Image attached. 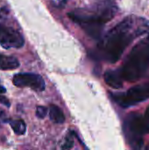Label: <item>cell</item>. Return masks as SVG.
I'll list each match as a JSON object with an SVG mask.
<instances>
[{
  "label": "cell",
  "mask_w": 149,
  "mask_h": 150,
  "mask_svg": "<svg viewBox=\"0 0 149 150\" xmlns=\"http://www.w3.org/2000/svg\"><path fill=\"white\" fill-rule=\"evenodd\" d=\"M10 125L11 127V128L13 129L14 133L16 134L21 135L24 134L25 132V124L22 120H11L10 122Z\"/></svg>",
  "instance_id": "cell-11"
},
{
  "label": "cell",
  "mask_w": 149,
  "mask_h": 150,
  "mask_svg": "<svg viewBox=\"0 0 149 150\" xmlns=\"http://www.w3.org/2000/svg\"><path fill=\"white\" fill-rule=\"evenodd\" d=\"M6 14H7V11H6L4 9H0V20L3 18L4 16L6 15Z\"/></svg>",
  "instance_id": "cell-15"
},
{
  "label": "cell",
  "mask_w": 149,
  "mask_h": 150,
  "mask_svg": "<svg viewBox=\"0 0 149 150\" xmlns=\"http://www.w3.org/2000/svg\"><path fill=\"white\" fill-rule=\"evenodd\" d=\"M0 103H2L3 105H4L5 106H10L9 100L6 98H4V96H1V95H0Z\"/></svg>",
  "instance_id": "cell-14"
},
{
  "label": "cell",
  "mask_w": 149,
  "mask_h": 150,
  "mask_svg": "<svg viewBox=\"0 0 149 150\" xmlns=\"http://www.w3.org/2000/svg\"><path fill=\"white\" fill-rule=\"evenodd\" d=\"M147 150H149V147H148V149H147Z\"/></svg>",
  "instance_id": "cell-18"
},
{
  "label": "cell",
  "mask_w": 149,
  "mask_h": 150,
  "mask_svg": "<svg viewBox=\"0 0 149 150\" xmlns=\"http://www.w3.org/2000/svg\"><path fill=\"white\" fill-rule=\"evenodd\" d=\"M47 112V110L46 107H44V106H38L37 107V110H36L37 117H39L40 119H43V118H45Z\"/></svg>",
  "instance_id": "cell-13"
},
{
  "label": "cell",
  "mask_w": 149,
  "mask_h": 150,
  "mask_svg": "<svg viewBox=\"0 0 149 150\" xmlns=\"http://www.w3.org/2000/svg\"><path fill=\"white\" fill-rule=\"evenodd\" d=\"M149 68V36L140 41L128 54L122 69L121 76L127 82L140 80Z\"/></svg>",
  "instance_id": "cell-2"
},
{
  "label": "cell",
  "mask_w": 149,
  "mask_h": 150,
  "mask_svg": "<svg viewBox=\"0 0 149 150\" xmlns=\"http://www.w3.org/2000/svg\"><path fill=\"white\" fill-rule=\"evenodd\" d=\"M144 33L143 28H134V20L128 17L113 27L98 43L95 56L107 61L116 62L121 57L125 49L133 39Z\"/></svg>",
  "instance_id": "cell-1"
},
{
  "label": "cell",
  "mask_w": 149,
  "mask_h": 150,
  "mask_svg": "<svg viewBox=\"0 0 149 150\" xmlns=\"http://www.w3.org/2000/svg\"><path fill=\"white\" fill-rule=\"evenodd\" d=\"M6 91V90H5V88L0 83V94H3V93H4Z\"/></svg>",
  "instance_id": "cell-16"
},
{
  "label": "cell",
  "mask_w": 149,
  "mask_h": 150,
  "mask_svg": "<svg viewBox=\"0 0 149 150\" xmlns=\"http://www.w3.org/2000/svg\"><path fill=\"white\" fill-rule=\"evenodd\" d=\"M124 131L130 147L133 150H141L144 143L143 136L149 132V124L141 115L130 113L125 120Z\"/></svg>",
  "instance_id": "cell-4"
},
{
  "label": "cell",
  "mask_w": 149,
  "mask_h": 150,
  "mask_svg": "<svg viewBox=\"0 0 149 150\" xmlns=\"http://www.w3.org/2000/svg\"><path fill=\"white\" fill-rule=\"evenodd\" d=\"M25 40L16 29L0 25V45L4 48H20L24 46Z\"/></svg>",
  "instance_id": "cell-6"
},
{
  "label": "cell",
  "mask_w": 149,
  "mask_h": 150,
  "mask_svg": "<svg viewBox=\"0 0 149 150\" xmlns=\"http://www.w3.org/2000/svg\"><path fill=\"white\" fill-rule=\"evenodd\" d=\"M113 98L122 107L126 108L149 98V83L136 85L125 94L114 95Z\"/></svg>",
  "instance_id": "cell-5"
},
{
  "label": "cell",
  "mask_w": 149,
  "mask_h": 150,
  "mask_svg": "<svg viewBox=\"0 0 149 150\" xmlns=\"http://www.w3.org/2000/svg\"><path fill=\"white\" fill-rule=\"evenodd\" d=\"M19 66L18 61L13 56H7L0 54V69L8 70L14 69Z\"/></svg>",
  "instance_id": "cell-9"
},
{
  "label": "cell",
  "mask_w": 149,
  "mask_h": 150,
  "mask_svg": "<svg viewBox=\"0 0 149 150\" xmlns=\"http://www.w3.org/2000/svg\"><path fill=\"white\" fill-rule=\"evenodd\" d=\"M73 146H74L73 135H72V133H69L64 140V143L62 145V149L69 150L73 148Z\"/></svg>",
  "instance_id": "cell-12"
},
{
  "label": "cell",
  "mask_w": 149,
  "mask_h": 150,
  "mask_svg": "<svg viewBox=\"0 0 149 150\" xmlns=\"http://www.w3.org/2000/svg\"><path fill=\"white\" fill-rule=\"evenodd\" d=\"M49 116H50L51 120H53L55 123L61 124L65 120V116H64L62 111L58 106H56L54 105H50V108H49Z\"/></svg>",
  "instance_id": "cell-10"
},
{
  "label": "cell",
  "mask_w": 149,
  "mask_h": 150,
  "mask_svg": "<svg viewBox=\"0 0 149 150\" xmlns=\"http://www.w3.org/2000/svg\"><path fill=\"white\" fill-rule=\"evenodd\" d=\"M13 84L18 87H30L33 91H42L45 90V81L38 74L20 73L13 77Z\"/></svg>",
  "instance_id": "cell-7"
},
{
  "label": "cell",
  "mask_w": 149,
  "mask_h": 150,
  "mask_svg": "<svg viewBox=\"0 0 149 150\" xmlns=\"http://www.w3.org/2000/svg\"><path fill=\"white\" fill-rule=\"evenodd\" d=\"M117 8L111 1H103L90 9H77L68 13V17L83 26L89 24L104 25L116 14Z\"/></svg>",
  "instance_id": "cell-3"
},
{
  "label": "cell",
  "mask_w": 149,
  "mask_h": 150,
  "mask_svg": "<svg viewBox=\"0 0 149 150\" xmlns=\"http://www.w3.org/2000/svg\"><path fill=\"white\" fill-rule=\"evenodd\" d=\"M145 118L146 119H149V106L148 107V109H147V111L145 112Z\"/></svg>",
  "instance_id": "cell-17"
},
{
  "label": "cell",
  "mask_w": 149,
  "mask_h": 150,
  "mask_svg": "<svg viewBox=\"0 0 149 150\" xmlns=\"http://www.w3.org/2000/svg\"><path fill=\"white\" fill-rule=\"evenodd\" d=\"M120 72L116 70H107L105 73V83L113 89H119L123 86V81Z\"/></svg>",
  "instance_id": "cell-8"
}]
</instances>
